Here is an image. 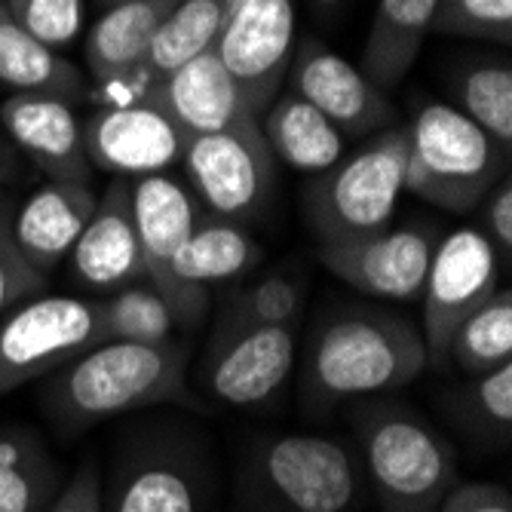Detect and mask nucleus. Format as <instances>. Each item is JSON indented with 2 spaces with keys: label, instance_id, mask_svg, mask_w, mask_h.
Wrapping results in <instances>:
<instances>
[{
  "label": "nucleus",
  "instance_id": "nucleus-2",
  "mask_svg": "<svg viewBox=\"0 0 512 512\" xmlns=\"http://www.w3.org/2000/svg\"><path fill=\"white\" fill-rule=\"evenodd\" d=\"M188 365L191 347L184 341H102L53 371L43 405L68 430L92 427L129 411L188 399Z\"/></svg>",
  "mask_w": 512,
  "mask_h": 512
},
{
  "label": "nucleus",
  "instance_id": "nucleus-36",
  "mask_svg": "<svg viewBox=\"0 0 512 512\" xmlns=\"http://www.w3.org/2000/svg\"><path fill=\"white\" fill-rule=\"evenodd\" d=\"M482 234L500 255V261L512 258V181L509 175L497 181V188L482 200Z\"/></svg>",
  "mask_w": 512,
  "mask_h": 512
},
{
  "label": "nucleus",
  "instance_id": "nucleus-26",
  "mask_svg": "<svg viewBox=\"0 0 512 512\" xmlns=\"http://www.w3.org/2000/svg\"><path fill=\"white\" fill-rule=\"evenodd\" d=\"M230 4L234 0H175L135 80L148 89L194 56L215 50Z\"/></svg>",
  "mask_w": 512,
  "mask_h": 512
},
{
  "label": "nucleus",
  "instance_id": "nucleus-38",
  "mask_svg": "<svg viewBox=\"0 0 512 512\" xmlns=\"http://www.w3.org/2000/svg\"><path fill=\"white\" fill-rule=\"evenodd\" d=\"M436 512H512V497L494 482H457Z\"/></svg>",
  "mask_w": 512,
  "mask_h": 512
},
{
  "label": "nucleus",
  "instance_id": "nucleus-6",
  "mask_svg": "<svg viewBox=\"0 0 512 512\" xmlns=\"http://www.w3.org/2000/svg\"><path fill=\"white\" fill-rule=\"evenodd\" d=\"M405 157L408 129L390 126L332 169L313 175L304 188V218L319 246L375 237L393 227L405 194Z\"/></svg>",
  "mask_w": 512,
  "mask_h": 512
},
{
  "label": "nucleus",
  "instance_id": "nucleus-18",
  "mask_svg": "<svg viewBox=\"0 0 512 512\" xmlns=\"http://www.w3.org/2000/svg\"><path fill=\"white\" fill-rule=\"evenodd\" d=\"M261 258L264 252L252 237L249 224L203 212L172 264L184 329H197L203 322L212 286L243 276L246 270L258 267Z\"/></svg>",
  "mask_w": 512,
  "mask_h": 512
},
{
  "label": "nucleus",
  "instance_id": "nucleus-9",
  "mask_svg": "<svg viewBox=\"0 0 512 512\" xmlns=\"http://www.w3.org/2000/svg\"><path fill=\"white\" fill-rule=\"evenodd\" d=\"M500 289V255L479 227H457L433 249L424 283L421 338L427 365L445 368L460 322Z\"/></svg>",
  "mask_w": 512,
  "mask_h": 512
},
{
  "label": "nucleus",
  "instance_id": "nucleus-23",
  "mask_svg": "<svg viewBox=\"0 0 512 512\" xmlns=\"http://www.w3.org/2000/svg\"><path fill=\"white\" fill-rule=\"evenodd\" d=\"M258 126L273 157L307 175L332 169L347 151L341 129L292 89H283L267 105V111L258 117Z\"/></svg>",
  "mask_w": 512,
  "mask_h": 512
},
{
  "label": "nucleus",
  "instance_id": "nucleus-22",
  "mask_svg": "<svg viewBox=\"0 0 512 512\" xmlns=\"http://www.w3.org/2000/svg\"><path fill=\"white\" fill-rule=\"evenodd\" d=\"M436 7L439 0H378L362 46L359 71L381 92L402 86L414 68L430 37Z\"/></svg>",
  "mask_w": 512,
  "mask_h": 512
},
{
  "label": "nucleus",
  "instance_id": "nucleus-5",
  "mask_svg": "<svg viewBox=\"0 0 512 512\" xmlns=\"http://www.w3.org/2000/svg\"><path fill=\"white\" fill-rule=\"evenodd\" d=\"M408 129L405 191L451 215H467L509 172V148L454 105L427 102Z\"/></svg>",
  "mask_w": 512,
  "mask_h": 512
},
{
  "label": "nucleus",
  "instance_id": "nucleus-11",
  "mask_svg": "<svg viewBox=\"0 0 512 512\" xmlns=\"http://www.w3.org/2000/svg\"><path fill=\"white\" fill-rule=\"evenodd\" d=\"M298 359V322L215 325L203 353V390L230 408H255L286 387Z\"/></svg>",
  "mask_w": 512,
  "mask_h": 512
},
{
  "label": "nucleus",
  "instance_id": "nucleus-21",
  "mask_svg": "<svg viewBox=\"0 0 512 512\" xmlns=\"http://www.w3.org/2000/svg\"><path fill=\"white\" fill-rule=\"evenodd\" d=\"M175 0H132L102 10L83 40V62L96 89H126L145 65L151 43Z\"/></svg>",
  "mask_w": 512,
  "mask_h": 512
},
{
  "label": "nucleus",
  "instance_id": "nucleus-10",
  "mask_svg": "<svg viewBox=\"0 0 512 512\" xmlns=\"http://www.w3.org/2000/svg\"><path fill=\"white\" fill-rule=\"evenodd\" d=\"M295 0H234L215 40V56L234 77L252 117L283 92L295 53Z\"/></svg>",
  "mask_w": 512,
  "mask_h": 512
},
{
  "label": "nucleus",
  "instance_id": "nucleus-1",
  "mask_svg": "<svg viewBox=\"0 0 512 512\" xmlns=\"http://www.w3.org/2000/svg\"><path fill=\"white\" fill-rule=\"evenodd\" d=\"M424 368V338L405 316L378 307H347L316 325L301 393L310 408H332L402 390L421 378Z\"/></svg>",
  "mask_w": 512,
  "mask_h": 512
},
{
  "label": "nucleus",
  "instance_id": "nucleus-35",
  "mask_svg": "<svg viewBox=\"0 0 512 512\" xmlns=\"http://www.w3.org/2000/svg\"><path fill=\"white\" fill-rule=\"evenodd\" d=\"M43 289H46V276H40L16 246L13 203L0 194V319L13 313L19 304L37 298Z\"/></svg>",
  "mask_w": 512,
  "mask_h": 512
},
{
  "label": "nucleus",
  "instance_id": "nucleus-14",
  "mask_svg": "<svg viewBox=\"0 0 512 512\" xmlns=\"http://www.w3.org/2000/svg\"><path fill=\"white\" fill-rule=\"evenodd\" d=\"M433 249L436 237L427 224H405L387 227L375 237L319 246V261L341 283L362 295L411 301L424 292Z\"/></svg>",
  "mask_w": 512,
  "mask_h": 512
},
{
  "label": "nucleus",
  "instance_id": "nucleus-16",
  "mask_svg": "<svg viewBox=\"0 0 512 512\" xmlns=\"http://www.w3.org/2000/svg\"><path fill=\"white\" fill-rule=\"evenodd\" d=\"M68 270L89 292H120L145 279L142 246L132 215V181L114 178L99 194L83 234L68 252Z\"/></svg>",
  "mask_w": 512,
  "mask_h": 512
},
{
  "label": "nucleus",
  "instance_id": "nucleus-12",
  "mask_svg": "<svg viewBox=\"0 0 512 512\" xmlns=\"http://www.w3.org/2000/svg\"><path fill=\"white\" fill-rule=\"evenodd\" d=\"M191 135L148 92L105 105L83 123V145L92 169L117 178L160 175L181 163Z\"/></svg>",
  "mask_w": 512,
  "mask_h": 512
},
{
  "label": "nucleus",
  "instance_id": "nucleus-33",
  "mask_svg": "<svg viewBox=\"0 0 512 512\" xmlns=\"http://www.w3.org/2000/svg\"><path fill=\"white\" fill-rule=\"evenodd\" d=\"M13 22L50 50H65L86 22V0H4Z\"/></svg>",
  "mask_w": 512,
  "mask_h": 512
},
{
  "label": "nucleus",
  "instance_id": "nucleus-19",
  "mask_svg": "<svg viewBox=\"0 0 512 512\" xmlns=\"http://www.w3.org/2000/svg\"><path fill=\"white\" fill-rule=\"evenodd\" d=\"M96 200L92 184L46 181L13 212L16 246L40 276H50L68 258Z\"/></svg>",
  "mask_w": 512,
  "mask_h": 512
},
{
  "label": "nucleus",
  "instance_id": "nucleus-29",
  "mask_svg": "<svg viewBox=\"0 0 512 512\" xmlns=\"http://www.w3.org/2000/svg\"><path fill=\"white\" fill-rule=\"evenodd\" d=\"M102 335L105 341H126V344H166L178 341L181 322L166 304V298L142 279L120 292H111L99 301Z\"/></svg>",
  "mask_w": 512,
  "mask_h": 512
},
{
  "label": "nucleus",
  "instance_id": "nucleus-27",
  "mask_svg": "<svg viewBox=\"0 0 512 512\" xmlns=\"http://www.w3.org/2000/svg\"><path fill=\"white\" fill-rule=\"evenodd\" d=\"M62 488L59 463L28 427H0V512H43Z\"/></svg>",
  "mask_w": 512,
  "mask_h": 512
},
{
  "label": "nucleus",
  "instance_id": "nucleus-8",
  "mask_svg": "<svg viewBox=\"0 0 512 512\" xmlns=\"http://www.w3.org/2000/svg\"><path fill=\"white\" fill-rule=\"evenodd\" d=\"M181 166L188 172L191 194L209 215L249 224L273 197L276 157L264 142L258 117L191 135Z\"/></svg>",
  "mask_w": 512,
  "mask_h": 512
},
{
  "label": "nucleus",
  "instance_id": "nucleus-24",
  "mask_svg": "<svg viewBox=\"0 0 512 512\" xmlns=\"http://www.w3.org/2000/svg\"><path fill=\"white\" fill-rule=\"evenodd\" d=\"M0 86H7L10 92H34V96L80 102L89 89V80L74 62L22 31L0 0Z\"/></svg>",
  "mask_w": 512,
  "mask_h": 512
},
{
  "label": "nucleus",
  "instance_id": "nucleus-25",
  "mask_svg": "<svg viewBox=\"0 0 512 512\" xmlns=\"http://www.w3.org/2000/svg\"><path fill=\"white\" fill-rule=\"evenodd\" d=\"M200 479L188 460L151 451L129 463L105 512H197Z\"/></svg>",
  "mask_w": 512,
  "mask_h": 512
},
{
  "label": "nucleus",
  "instance_id": "nucleus-4",
  "mask_svg": "<svg viewBox=\"0 0 512 512\" xmlns=\"http://www.w3.org/2000/svg\"><path fill=\"white\" fill-rule=\"evenodd\" d=\"M362 491L359 454L322 433L258 439L237 482L243 512H356Z\"/></svg>",
  "mask_w": 512,
  "mask_h": 512
},
{
  "label": "nucleus",
  "instance_id": "nucleus-28",
  "mask_svg": "<svg viewBox=\"0 0 512 512\" xmlns=\"http://www.w3.org/2000/svg\"><path fill=\"white\" fill-rule=\"evenodd\" d=\"M506 362H512V292L500 286L476 313L460 322L448 347V365L476 378Z\"/></svg>",
  "mask_w": 512,
  "mask_h": 512
},
{
  "label": "nucleus",
  "instance_id": "nucleus-37",
  "mask_svg": "<svg viewBox=\"0 0 512 512\" xmlns=\"http://www.w3.org/2000/svg\"><path fill=\"white\" fill-rule=\"evenodd\" d=\"M43 512H105L102 476L96 470V463H83V467L56 491V497L46 503Z\"/></svg>",
  "mask_w": 512,
  "mask_h": 512
},
{
  "label": "nucleus",
  "instance_id": "nucleus-30",
  "mask_svg": "<svg viewBox=\"0 0 512 512\" xmlns=\"http://www.w3.org/2000/svg\"><path fill=\"white\" fill-rule=\"evenodd\" d=\"M457 111L512 151V65L488 59L463 68L454 80Z\"/></svg>",
  "mask_w": 512,
  "mask_h": 512
},
{
  "label": "nucleus",
  "instance_id": "nucleus-40",
  "mask_svg": "<svg viewBox=\"0 0 512 512\" xmlns=\"http://www.w3.org/2000/svg\"><path fill=\"white\" fill-rule=\"evenodd\" d=\"M313 4H316V7H322V10H332V7H338V4H341V0H313Z\"/></svg>",
  "mask_w": 512,
  "mask_h": 512
},
{
  "label": "nucleus",
  "instance_id": "nucleus-13",
  "mask_svg": "<svg viewBox=\"0 0 512 512\" xmlns=\"http://www.w3.org/2000/svg\"><path fill=\"white\" fill-rule=\"evenodd\" d=\"M286 89L298 92L322 117H329L344 138L375 135L390 129L396 120L387 92H381L319 37H304L295 43Z\"/></svg>",
  "mask_w": 512,
  "mask_h": 512
},
{
  "label": "nucleus",
  "instance_id": "nucleus-17",
  "mask_svg": "<svg viewBox=\"0 0 512 512\" xmlns=\"http://www.w3.org/2000/svg\"><path fill=\"white\" fill-rule=\"evenodd\" d=\"M132 215H135V230H138V246H142V264H145V279L166 298L172 313L178 316L181 329V298L175 289L172 264L200 221L203 209L191 188L166 172L160 175H142L132 178Z\"/></svg>",
  "mask_w": 512,
  "mask_h": 512
},
{
  "label": "nucleus",
  "instance_id": "nucleus-32",
  "mask_svg": "<svg viewBox=\"0 0 512 512\" xmlns=\"http://www.w3.org/2000/svg\"><path fill=\"white\" fill-rule=\"evenodd\" d=\"M430 34L512 43V0H439Z\"/></svg>",
  "mask_w": 512,
  "mask_h": 512
},
{
  "label": "nucleus",
  "instance_id": "nucleus-31",
  "mask_svg": "<svg viewBox=\"0 0 512 512\" xmlns=\"http://www.w3.org/2000/svg\"><path fill=\"white\" fill-rule=\"evenodd\" d=\"M304 307V286L292 276H264L252 286H243L221 307L218 325H273L298 322Z\"/></svg>",
  "mask_w": 512,
  "mask_h": 512
},
{
  "label": "nucleus",
  "instance_id": "nucleus-34",
  "mask_svg": "<svg viewBox=\"0 0 512 512\" xmlns=\"http://www.w3.org/2000/svg\"><path fill=\"white\" fill-rule=\"evenodd\" d=\"M467 421L479 427V433L509 439L512 430V362L497 365L485 375H476L457 399Z\"/></svg>",
  "mask_w": 512,
  "mask_h": 512
},
{
  "label": "nucleus",
  "instance_id": "nucleus-7",
  "mask_svg": "<svg viewBox=\"0 0 512 512\" xmlns=\"http://www.w3.org/2000/svg\"><path fill=\"white\" fill-rule=\"evenodd\" d=\"M99 301L46 295L19 304L0 319V399L102 344Z\"/></svg>",
  "mask_w": 512,
  "mask_h": 512
},
{
  "label": "nucleus",
  "instance_id": "nucleus-41",
  "mask_svg": "<svg viewBox=\"0 0 512 512\" xmlns=\"http://www.w3.org/2000/svg\"><path fill=\"white\" fill-rule=\"evenodd\" d=\"M117 4H132V0H99V7L108 10V7H117Z\"/></svg>",
  "mask_w": 512,
  "mask_h": 512
},
{
  "label": "nucleus",
  "instance_id": "nucleus-39",
  "mask_svg": "<svg viewBox=\"0 0 512 512\" xmlns=\"http://www.w3.org/2000/svg\"><path fill=\"white\" fill-rule=\"evenodd\" d=\"M22 175H25V160L10 145V138L4 135V129H0V184H13Z\"/></svg>",
  "mask_w": 512,
  "mask_h": 512
},
{
  "label": "nucleus",
  "instance_id": "nucleus-20",
  "mask_svg": "<svg viewBox=\"0 0 512 512\" xmlns=\"http://www.w3.org/2000/svg\"><path fill=\"white\" fill-rule=\"evenodd\" d=\"M142 92H148L188 135L218 132L252 117L240 86L227 74L215 50L194 56Z\"/></svg>",
  "mask_w": 512,
  "mask_h": 512
},
{
  "label": "nucleus",
  "instance_id": "nucleus-15",
  "mask_svg": "<svg viewBox=\"0 0 512 512\" xmlns=\"http://www.w3.org/2000/svg\"><path fill=\"white\" fill-rule=\"evenodd\" d=\"M0 129L19 157L37 166L46 181L92 184L83 123L74 114V102L59 96L13 92L0 105Z\"/></svg>",
  "mask_w": 512,
  "mask_h": 512
},
{
  "label": "nucleus",
  "instance_id": "nucleus-3",
  "mask_svg": "<svg viewBox=\"0 0 512 512\" xmlns=\"http://www.w3.org/2000/svg\"><path fill=\"white\" fill-rule=\"evenodd\" d=\"M350 421L381 512H436L460 482L454 445L408 405L359 399Z\"/></svg>",
  "mask_w": 512,
  "mask_h": 512
}]
</instances>
